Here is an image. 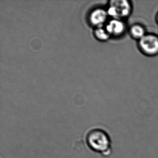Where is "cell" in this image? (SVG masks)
<instances>
[{
  "mask_svg": "<svg viewBox=\"0 0 158 158\" xmlns=\"http://www.w3.org/2000/svg\"><path fill=\"white\" fill-rule=\"evenodd\" d=\"M156 22L158 24V11L156 13Z\"/></svg>",
  "mask_w": 158,
  "mask_h": 158,
  "instance_id": "cell-8",
  "label": "cell"
},
{
  "mask_svg": "<svg viewBox=\"0 0 158 158\" xmlns=\"http://www.w3.org/2000/svg\"><path fill=\"white\" fill-rule=\"evenodd\" d=\"M128 30L131 37L137 42L148 34L145 27L138 23L132 24L128 28Z\"/></svg>",
  "mask_w": 158,
  "mask_h": 158,
  "instance_id": "cell-6",
  "label": "cell"
},
{
  "mask_svg": "<svg viewBox=\"0 0 158 158\" xmlns=\"http://www.w3.org/2000/svg\"><path fill=\"white\" fill-rule=\"evenodd\" d=\"M94 35L96 39L101 41H106L111 37L104 26L96 27L94 30Z\"/></svg>",
  "mask_w": 158,
  "mask_h": 158,
  "instance_id": "cell-7",
  "label": "cell"
},
{
  "mask_svg": "<svg viewBox=\"0 0 158 158\" xmlns=\"http://www.w3.org/2000/svg\"><path fill=\"white\" fill-rule=\"evenodd\" d=\"M133 6L128 0H112L109 2L107 12L112 19L124 20L132 13Z\"/></svg>",
  "mask_w": 158,
  "mask_h": 158,
  "instance_id": "cell-2",
  "label": "cell"
},
{
  "mask_svg": "<svg viewBox=\"0 0 158 158\" xmlns=\"http://www.w3.org/2000/svg\"><path fill=\"white\" fill-rule=\"evenodd\" d=\"M88 146L94 152L108 155L111 152V140L105 131L95 128L90 131L86 135Z\"/></svg>",
  "mask_w": 158,
  "mask_h": 158,
  "instance_id": "cell-1",
  "label": "cell"
},
{
  "mask_svg": "<svg viewBox=\"0 0 158 158\" xmlns=\"http://www.w3.org/2000/svg\"><path fill=\"white\" fill-rule=\"evenodd\" d=\"M105 27L111 36H122L127 30V26L124 20L116 19L109 21Z\"/></svg>",
  "mask_w": 158,
  "mask_h": 158,
  "instance_id": "cell-4",
  "label": "cell"
},
{
  "mask_svg": "<svg viewBox=\"0 0 158 158\" xmlns=\"http://www.w3.org/2000/svg\"><path fill=\"white\" fill-rule=\"evenodd\" d=\"M137 42L138 48L143 55L150 57L158 55V35L148 33Z\"/></svg>",
  "mask_w": 158,
  "mask_h": 158,
  "instance_id": "cell-3",
  "label": "cell"
},
{
  "mask_svg": "<svg viewBox=\"0 0 158 158\" xmlns=\"http://www.w3.org/2000/svg\"><path fill=\"white\" fill-rule=\"evenodd\" d=\"M107 10L102 8H97L91 11L89 15L90 23L96 27L103 26L108 16Z\"/></svg>",
  "mask_w": 158,
  "mask_h": 158,
  "instance_id": "cell-5",
  "label": "cell"
}]
</instances>
